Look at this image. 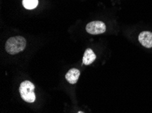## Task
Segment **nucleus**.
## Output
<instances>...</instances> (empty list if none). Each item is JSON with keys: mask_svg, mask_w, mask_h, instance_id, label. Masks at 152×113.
I'll return each mask as SVG.
<instances>
[{"mask_svg": "<svg viewBox=\"0 0 152 113\" xmlns=\"http://www.w3.org/2000/svg\"><path fill=\"white\" fill-rule=\"evenodd\" d=\"M23 6L27 10H33L38 5V0H23Z\"/></svg>", "mask_w": 152, "mask_h": 113, "instance_id": "obj_7", "label": "nucleus"}, {"mask_svg": "<svg viewBox=\"0 0 152 113\" xmlns=\"http://www.w3.org/2000/svg\"><path fill=\"white\" fill-rule=\"evenodd\" d=\"M35 86L29 81H25L20 83L19 92L23 100L25 102L32 103L36 100V94L34 93Z\"/></svg>", "mask_w": 152, "mask_h": 113, "instance_id": "obj_2", "label": "nucleus"}, {"mask_svg": "<svg viewBox=\"0 0 152 113\" xmlns=\"http://www.w3.org/2000/svg\"><path fill=\"white\" fill-rule=\"evenodd\" d=\"M96 59V54H94L93 50L90 48H88L85 50L84 53V56L83 58V62L85 65H89L91 64L92 62Z\"/></svg>", "mask_w": 152, "mask_h": 113, "instance_id": "obj_6", "label": "nucleus"}, {"mask_svg": "<svg viewBox=\"0 0 152 113\" xmlns=\"http://www.w3.org/2000/svg\"><path fill=\"white\" fill-rule=\"evenodd\" d=\"M139 41L147 48L152 47V33L149 31H142L139 34Z\"/></svg>", "mask_w": 152, "mask_h": 113, "instance_id": "obj_4", "label": "nucleus"}, {"mask_svg": "<svg viewBox=\"0 0 152 113\" xmlns=\"http://www.w3.org/2000/svg\"><path fill=\"white\" fill-rule=\"evenodd\" d=\"M77 113H84V112H82V111H79V112H78Z\"/></svg>", "mask_w": 152, "mask_h": 113, "instance_id": "obj_8", "label": "nucleus"}, {"mask_svg": "<svg viewBox=\"0 0 152 113\" xmlns=\"http://www.w3.org/2000/svg\"><path fill=\"white\" fill-rule=\"evenodd\" d=\"M86 31L91 35L102 34L106 31V25L102 21H93L86 26Z\"/></svg>", "mask_w": 152, "mask_h": 113, "instance_id": "obj_3", "label": "nucleus"}, {"mask_svg": "<svg viewBox=\"0 0 152 113\" xmlns=\"http://www.w3.org/2000/svg\"><path fill=\"white\" fill-rule=\"evenodd\" d=\"M26 47V40L21 36H16L9 38L7 40L5 49L6 52L11 55L17 54L23 51Z\"/></svg>", "mask_w": 152, "mask_h": 113, "instance_id": "obj_1", "label": "nucleus"}, {"mask_svg": "<svg viewBox=\"0 0 152 113\" xmlns=\"http://www.w3.org/2000/svg\"><path fill=\"white\" fill-rule=\"evenodd\" d=\"M80 72L77 68H71L66 75V79L70 84H75L78 81Z\"/></svg>", "mask_w": 152, "mask_h": 113, "instance_id": "obj_5", "label": "nucleus"}]
</instances>
